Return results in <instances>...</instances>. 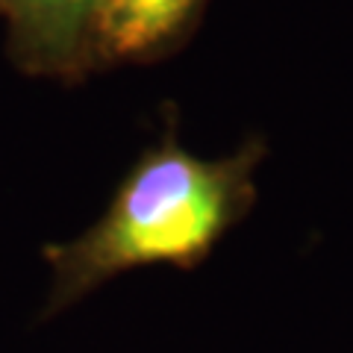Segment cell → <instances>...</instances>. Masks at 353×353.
Here are the masks:
<instances>
[{
    "instance_id": "2",
    "label": "cell",
    "mask_w": 353,
    "mask_h": 353,
    "mask_svg": "<svg viewBox=\"0 0 353 353\" xmlns=\"http://www.w3.org/2000/svg\"><path fill=\"white\" fill-rule=\"evenodd\" d=\"M9 48L24 71L74 80L94 65L101 0H0Z\"/></svg>"
},
{
    "instance_id": "3",
    "label": "cell",
    "mask_w": 353,
    "mask_h": 353,
    "mask_svg": "<svg viewBox=\"0 0 353 353\" xmlns=\"http://www.w3.org/2000/svg\"><path fill=\"white\" fill-rule=\"evenodd\" d=\"M206 0H101L94 62H148L162 57L197 21Z\"/></svg>"
},
{
    "instance_id": "1",
    "label": "cell",
    "mask_w": 353,
    "mask_h": 353,
    "mask_svg": "<svg viewBox=\"0 0 353 353\" xmlns=\"http://www.w3.org/2000/svg\"><path fill=\"white\" fill-rule=\"evenodd\" d=\"M262 139L203 159L176 141L174 127L132 162L103 215L77 239L44 248L50 289L41 318L80 303L118 274L150 265L197 268L256 203Z\"/></svg>"
}]
</instances>
